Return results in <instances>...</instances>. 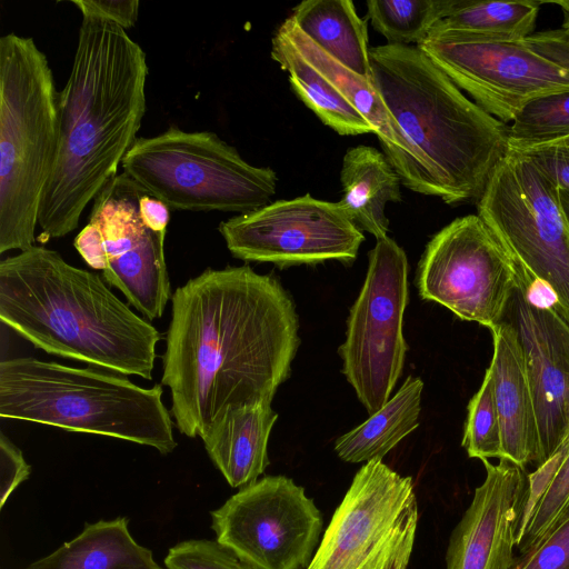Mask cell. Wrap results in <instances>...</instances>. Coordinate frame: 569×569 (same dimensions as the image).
<instances>
[{
	"label": "cell",
	"mask_w": 569,
	"mask_h": 569,
	"mask_svg": "<svg viewBox=\"0 0 569 569\" xmlns=\"http://www.w3.org/2000/svg\"><path fill=\"white\" fill-rule=\"evenodd\" d=\"M161 383L180 433L201 437L229 408L272 401L300 345L296 306L249 266L207 269L178 287Z\"/></svg>",
	"instance_id": "cell-1"
},
{
	"label": "cell",
	"mask_w": 569,
	"mask_h": 569,
	"mask_svg": "<svg viewBox=\"0 0 569 569\" xmlns=\"http://www.w3.org/2000/svg\"><path fill=\"white\" fill-rule=\"evenodd\" d=\"M147 57L120 26L82 17L73 63L59 92V146L38 217L61 238L111 181L146 113Z\"/></svg>",
	"instance_id": "cell-2"
},
{
	"label": "cell",
	"mask_w": 569,
	"mask_h": 569,
	"mask_svg": "<svg viewBox=\"0 0 569 569\" xmlns=\"http://www.w3.org/2000/svg\"><path fill=\"white\" fill-rule=\"evenodd\" d=\"M370 62L395 133L387 159L401 183L447 204L478 200L508 151V126L467 98L417 47H373Z\"/></svg>",
	"instance_id": "cell-3"
},
{
	"label": "cell",
	"mask_w": 569,
	"mask_h": 569,
	"mask_svg": "<svg viewBox=\"0 0 569 569\" xmlns=\"http://www.w3.org/2000/svg\"><path fill=\"white\" fill-rule=\"evenodd\" d=\"M0 318L48 353L152 379L160 332L54 250L34 244L1 260Z\"/></svg>",
	"instance_id": "cell-4"
},
{
	"label": "cell",
	"mask_w": 569,
	"mask_h": 569,
	"mask_svg": "<svg viewBox=\"0 0 569 569\" xmlns=\"http://www.w3.org/2000/svg\"><path fill=\"white\" fill-rule=\"evenodd\" d=\"M162 387L33 357L0 362V417L102 435L172 452L177 441Z\"/></svg>",
	"instance_id": "cell-5"
},
{
	"label": "cell",
	"mask_w": 569,
	"mask_h": 569,
	"mask_svg": "<svg viewBox=\"0 0 569 569\" xmlns=\"http://www.w3.org/2000/svg\"><path fill=\"white\" fill-rule=\"evenodd\" d=\"M59 92L30 37L0 38V253L34 246L59 146Z\"/></svg>",
	"instance_id": "cell-6"
},
{
	"label": "cell",
	"mask_w": 569,
	"mask_h": 569,
	"mask_svg": "<svg viewBox=\"0 0 569 569\" xmlns=\"http://www.w3.org/2000/svg\"><path fill=\"white\" fill-rule=\"evenodd\" d=\"M121 166L174 210L251 212L270 203L278 181L271 168L250 164L214 132L176 126L137 138Z\"/></svg>",
	"instance_id": "cell-7"
},
{
	"label": "cell",
	"mask_w": 569,
	"mask_h": 569,
	"mask_svg": "<svg viewBox=\"0 0 569 569\" xmlns=\"http://www.w3.org/2000/svg\"><path fill=\"white\" fill-rule=\"evenodd\" d=\"M477 210L510 256L517 277L548 284L569 323V224L558 188L525 152L508 148Z\"/></svg>",
	"instance_id": "cell-8"
},
{
	"label": "cell",
	"mask_w": 569,
	"mask_h": 569,
	"mask_svg": "<svg viewBox=\"0 0 569 569\" xmlns=\"http://www.w3.org/2000/svg\"><path fill=\"white\" fill-rule=\"evenodd\" d=\"M407 303L406 252L393 239H379L369 252L365 282L350 308L346 340L339 348L342 373L370 415L390 399L403 369Z\"/></svg>",
	"instance_id": "cell-9"
},
{
	"label": "cell",
	"mask_w": 569,
	"mask_h": 569,
	"mask_svg": "<svg viewBox=\"0 0 569 569\" xmlns=\"http://www.w3.org/2000/svg\"><path fill=\"white\" fill-rule=\"evenodd\" d=\"M418 505L411 477L366 462L335 510L306 569H383L415 543Z\"/></svg>",
	"instance_id": "cell-10"
},
{
	"label": "cell",
	"mask_w": 569,
	"mask_h": 569,
	"mask_svg": "<svg viewBox=\"0 0 569 569\" xmlns=\"http://www.w3.org/2000/svg\"><path fill=\"white\" fill-rule=\"evenodd\" d=\"M419 295L458 318L492 329L517 287L513 261L478 214L451 221L428 242L417 269Z\"/></svg>",
	"instance_id": "cell-11"
},
{
	"label": "cell",
	"mask_w": 569,
	"mask_h": 569,
	"mask_svg": "<svg viewBox=\"0 0 569 569\" xmlns=\"http://www.w3.org/2000/svg\"><path fill=\"white\" fill-rule=\"evenodd\" d=\"M210 515L216 540L256 569H306L323 526L305 488L286 476L240 488Z\"/></svg>",
	"instance_id": "cell-12"
},
{
	"label": "cell",
	"mask_w": 569,
	"mask_h": 569,
	"mask_svg": "<svg viewBox=\"0 0 569 569\" xmlns=\"http://www.w3.org/2000/svg\"><path fill=\"white\" fill-rule=\"evenodd\" d=\"M416 47L477 106L505 124L530 101L569 90V71L523 40L476 41L432 29Z\"/></svg>",
	"instance_id": "cell-13"
},
{
	"label": "cell",
	"mask_w": 569,
	"mask_h": 569,
	"mask_svg": "<svg viewBox=\"0 0 569 569\" xmlns=\"http://www.w3.org/2000/svg\"><path fill=\"white\" fill-rule=\"evenodd\" d=\"M219 232L233 257L281 268L352 262L365 240L338 202L309 193L231 217L219 224Z\"/></svg>",
	"instance_id": "cell-14"
},
{
	"label": "cell",
	"mask_w": 569,
	"mask_h": 569,
	"mask_svg": "<svg viewBox=\"0 0 569 569\" xmlns=\"http://www.w3.org/2000/svg\"><path fill=\"white\" fill-rule=\"evenodd\" d=\"M143 191L126 172L117 174L94 198L89 223L102 242L106 281L154 320L162 317L172 295L164 260L166 233L147 223L140 207Z\"/></svg>",
	"instance_id": "cell-15"
},
{
	"label": "cell",
	"mask_w": 569,
	"mask_h": 569,
	"mask_svg": "<svg viewBox=\"0 0 569 569\" xmlns=\"http://www.w3.org/2000/svg\"><path fill=\"white\" fill-rule=\"evenodd\" d=\"M521 343L532 390L541 465L569 430V323L555 310L525 297L517 278L505 318Z\"/></svg>",
	"instance_id": "cell-16"
},
{
	"label": "cell",
	"mask_w": 569,
	"mask_h": 569,
	"mask_svg": "<svg viewBox=\"0 0 569 569\" xmlns=\"http://www.w3.org/2000/svg\"><path fill=\"white\" fill-rule=\"evenodd\" d=\"M483 482L453 528L446 569H512L517 518L526 485L525 469L506 458L481 460Z\"/></svg>",
	"instance_id": "cell-17"
},
{
	"label": "cell",
	"mask_w": 569,
	"mask_h": 569,
	"mask_svg": "<svg viewBox=\"0 0 569 569\" xmlns=\"http://www.w3.org/2000/svg\"><path fill=\"white\" fill-rule=\"evenodd\" d=\"M490 371L501 430V458L525 469L539 463L540 443L532 390L523 350L512 325L503 319L490 329Z\"/></svg>",
	"instance_id": "cell-18"
},
{
	"label": "cell",
	"mask_w": 569,
	"mask_h": 569,
	"mask_svg": "<svg viewBox=\"0 0 569 569\" xmlns=\"http://www.w3.org/2000/svg\"><path fill=\"white\" fill-rule=\"evenodd\" d=\"M277 419L270 401L232 407L200 437L231 487H246L264 472L270 462L268 441Z\"/></svg>",
	"instance_id": "cell-19"
},
{
	"label": "cell",
	"mask_w": 569,
	"mask_h": 569,
	"mask_svg": "<svg viewBox=\"0 0 569 569\" xmlns=\"http://www.w3.org/2000/svg\"><path fill=\"white\" fill-rule=\"evenodd\" d=\"M342 198L338 202L361 231L377 240L388 237V202L401 201V179L385 153L370 146L347 150L340 172Z\"/></svg>",
	"instance_id": "cell-20"
},
{
	"label": "cell",
	"mask_w": 569,
	"mask_h": 569,
	"mask_svg": "<svg viewBox=\"0 0 569 569\" xmlns=\"http://www.w3.org/2000/svg\"><path fill=\"white\" fill-rule=\"evenodd\" d=\"M128 525L126 517L86 523L72 540L24 569H163Z\"/></svg>",
	"instance_id": "cell-21"
},
{
	"label": "cell",
	"mask_w": 569,
	"mask_h": 569,
	"mask_svg": "<svg viewBox=\"0 0 569 569\" xmlns=\"http://www.w3.org/2000/svg\"><path fill=\"white\" fill-rule=\"evenodd\" d=\"M321 50L357 74L371 80L367 23L350 0H306L290 16Z\"/></svg>",
	"instance_id": "cell-22"
},
{
	"label": "cell",
	"mask_w": 569,
	"mask_h": 569,
	"mask_svg": "<svg viewBox=\"0 0 569 569\" xmlns=\"http://www.w3.org/2000/svg\"><path fill=\"white\" fill-rule=\"evenodd\" d=\"M422 389L420 378L408 376L378 411L335 441L338 457L351 463L382 460L419 426Z\"/></svg>",
	"instance_id": "cell-23"
},
{
	"label": "cell",
	"mask_w": 569,
	"mask_h": 569,
	"mask_svg": "<svg viewBox=\"0 0 569 569\" xmlns=\"http://www.w3.org/2000/svg\"><path fill=\"white\" fill-rule=\"evenodd\" d=\"M271 58L288 72L292 89L319 119L341 136L375 133L366 118L296 49L278 27Z\"/></svg>",
	"instance_id": "cell-24"
},
{
	"label": "cell",
	"mask_w": 569,
	"mask_h": 569,
	"mask_svg": "<svg viewBox=\"0 0 569 569\" xmlns=\"http://www.w3.org/2000/svg\"><path fill=\"white\" fill-rule=\"evenodd\" d=\"M541 1L458 0L432 29L476 41L518 42L533 33Z\"/></svg>",
	"instance_id": "cell-25"
},
{
	"label": "cell",
	"mask_w": 569,
	"mask_h": 569,
	"mask_svg": "<svg viewBox=\"0 0 569 569\" xmlns=\"http://www.w3.org/2000/svg\"><path fill=\"white\" fill-rule=\"evenodd\" d=\"M301 56L316 68L372 126L383 153L395 149V133L389 113L373 83L348 69L305 36L288 17L280 26Z\"/></svg>",
	"instance_id": "cell-26"
},
{
	"label": "cell",
	"mask_w": 569,
	"mask_h": 569,
	"mask_svg": "<svg viewBox=\"0 0 569 569\" xmlns=\"http://www.w3.org/2000/svg\"><path fill=\"white\" fill-rule=\"evenodd\" d=\"M458 0H369L367 14L373 29L389 44L417 46L453 10Z\"/></svg>",
	"instance_id": "cell-27"
},
{
	"label": "cell",
	"mask_w": 569,
	"mask_h": 569,
	"mask_svg": "<svg viewBox=\"0 0 569 569\" xmlns=\"http://www.w3.org/2000/svg\"><path fill=\"white\" fill-rule=\"evenodd\" d=\"M569 136V90L530 101L508 126V146L539 144Z\"/></svg>",
	"instance_id": "cell-28"
},
{
	"label": "cell",
	"mask_w": 569,
	"mask_h": 569,
	"mask_svg": "<svg viewBox=\"0 0 569 569\" xmlns=\"http://www.w3.org/2000/svg\"><path fill=\"white\" fill-rule=\"evenodd\" d=\"M461 446L470 458H501V430L492 378L487 369L482 383L468 403Z\"/></svg>",
	"instance_id": "cell-29"
},
{
	"label": "cell",
	"mask_w": 569,
	"mask_h": 569,
	"mask_svg": "<svg viewBox=\"0 0 569 569\" xmlns=\"http://www.w3.org/2000/svg\"><path fill=\"white\" fill-rule=\"evenodd\" d=\"M569 513V449L542 496L523 536L516 543L519 555L532 550Z\"/></svg>",
	"instance_id": "cell-30"
},
{
	"label": "cell",
	"mask_w": 569,
	"mask_h": 569,
	"mask_svg": "<svg viewBox=\"0 0 569 569\" xmlns=\"http://www.w3.org/2000/svg\"><path fill=\"white\" fill-rule=\"evenodd\" d=\"M166 569H256L217 540L190 539L171 547Z\"/></svg>",
	"instance_id": "cell-31"
},
{
	"label": "cell",
	"mask_w": 569,
	"mask_h": 569,
	"mask_svg": "<svg viewBox=\"0 0 569 569\" xmlns=\"http://www.w3.org/2000/svg\"><path fill=\"white\" fill-rule=\"evenodd\" d=\"M512 569H569V513L532 550L519 555Z\"/></svg>",
	"instance_id": "cell-32"
},
{
	"label": "cell",
	"mask_w": 569,
	"mask_h": 569,
	"mask_svg": "<svg viewBox=\"0 0 569 569\" xmlns=\"http://www.w3.org/2000/svg\"><path fill=\"white\" fill-rule=\"evenodd\" d=\"M525 152L545 176L558 188L569 192V147L541 143L508 146Z\"/></svg>",
	"instance_id": "cell-33"
},
{
	"label": "cell",
	"mask_w": 569,
	"mask_h": 569,
	"mask_svg": "<svg viewBox=\"0 0 569 569\" xmlns=\"http://www.w3.org/2000/svg\"><path fill=\"white\" fill-rule=\"evenodd\" d=\"M31 468L23 458L21 450L3 433L0 436V509L10 495L27 480Z\"/></svg>",
	"instance_id": "cell-34"
},
{
	"label": "cell",
	"mask_w": 569,
	"mask_h": 569,
	"mask_svg": "<svg viewBox=\"0 0 569 569\" xmlns=\"http://www.w3.org/2000/svg\"><path fill=\"white\" fill-rule=\"evenodd\" d=\"M82 17L111 21L121 28L129 29L138 20V0H73L71 1Z\"/></svg>",
	"instance_id": "cell-35"
},
{
	"label": "cell",
	"mask_w": 569,
	"mask_h": 569,
	"mask_svg": "<svg viewBox=\"0 0 569 569\" xmlns=\"http://www.w3.org/2000/svg\"><path fill=\"white\" fill-rule=\"evenodd\" d=\"M523 41L538 53L569 71V36L561 28L533 32Z\"/></svg>",
	"instance_id": "cell-36"
},
{
	"label": "cell",
	"mask_w": 569,
	"mask_h": 569,
	"mask_svg": "<svg viewBox=\"0 0 569 569\" xmlns=\"http://www.w3.org/2000/svg\"><path fill=\"white\" fill-rule=\"evenodd\" d=\"M413 545L403 548L383 569H392L401 559L411 557Z\"/></svg>",
	"instance_id": "cell-37"
},
{
	"label": "cell",
	"mask_w": 569,
	"mask_h": 569,
	"mask_svg": "<svg viewBox=\"0 0 569 569\" xmlns=\"http://www.w3.org/2000/svg\"><path fill=\"white\" fill-rule=\"evenodd\" d=\"M556 4L560 6L563 12V21L561 26V30H563L569 36V1H556Z\"/></svg>",
	"instance_id": "cell-38"
},
{
	"label": "cell",
	"mask_w": 569,
	"mask_h": 569,
	"mask_svg": "<svg viewBox=\"0 0 569 569\" xmlns=\"http://www.w3.org/2000/svg\"><path fill=\"white\" fill-rule=\"evenodd\" d=\"M559 198H560L561 207L563 209L567 222L569 224V192L559 190Z\"/></svg>",
	"instance_id": "cell-39"
},
{
	"label": "cell",
	"mask_w": 569,
	"mask_h": 569,
	"mask_svg": "<svg viewBox=\"0 0 569 569\" xmlns=\"http://www.w3.org/2000/svg\"><path fill=\"white\" fill-rule=\"evenodd\" d=\"M546 143L559 144V146H568L569 147V136H567L565 138H561V139H558V140H555V141L546 142ZM539 144H541V143H539Z\"/></svg>",
	"instance_id": "cell-40"
},
{
	"label": "cell",
	"mask_w": 569,
	"mask_h": 569,
	"mask_svg": "<svg viewBox=\"0 0 569 569\" xmlns=\"http://www.w3.org/2000/svg\"><path fill=\"white\" fill-rule=\"evenodd\" d=\"M410 557L401 559L392 569H407Z\"/></svg>",
	"instance_id": "cell-41"
}]
</instances>
